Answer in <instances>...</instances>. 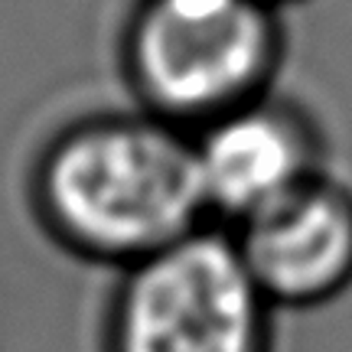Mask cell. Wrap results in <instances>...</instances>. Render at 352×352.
Returning <instances> with one entry per match:
<instances>
[{
  "label": "cell",
  "instance_id": "1",
  "mask_svg": "<svg viewBox=\"0 0 352 352\" xmlns=\"http://www.w3.org/2000/svg\"><path fill=\"white\" fill-rule=\"evenodd\" d=\"M26 202L59 252L111 271L209 226L192 134L138 104L50 131L26 170Z\"/></svg>",
  "mask_w": 352,
  "mask_h": 352
},
{
  "label": "cell",
  "instance_id": "2",
  "mask_svg": "<svg viewBox=\"0 0 352 352\" xmlns=\"http://www.w3.org/2000/svg\"><path fill=\"white\" fill-rule=\"evenodd\" d=\"M284 10L267 0H131L118 69L131 101L183 131L274 88Z\"/></svg>",
  "mask_w": 352,
  "mask_h": 352
},
{
  "label": "cell",
  "instance_id": "3",
  "mask_svg": "<svg viewBox=\"0 0 352 352\" xmlns=\"http://www.w3.org/2000/svg\"><path fill=\"white\" fill-rule=\"evenodd\" d=\"M114 274L101 352H274L277 310L228 228L199 226Z\"/></svg>",
  "mask_w": 352,
  "mask_h": 352
},
{
  "label": "cell",
  "instance_id": "4",
  "mask_svg": "<svg viewBox=\"0 0 352 352\" xmlns=\"http://www.w3.org/2000/svg\"><path fill=\"white\" fill-rule=\"evenodd\" d=\"M192 160L212 226L235 228L327 170L316 114L277 88L192 131Z\"/></svg>",
  "mask_w": 352,
  "mask_h": 352
},
{
  "label": "cell",
  "instance_id": "5",
  "mask_svg": "<svg viewBox=\"0 0 352 352\" xmlns=\"http://www.w3.org/2000/svg\"><path fill=\"white\" fill-rule=\"evenodd\" d=\"M228 232L277 314L327 307L352 287V186L329 170Z\"/></svg>",
  "mask_w": 352,
  "mask_h": 352
},
{
  "label": "cell",
  "instance_id": "6",
  "mask_svg": "<svg viewBox=\"0 0 352 352\" xmlns=\"http://www.w3.org/2000/svg\"><path fill=\"white\" fill-rule=\"evenodd\" d=\"M267 3H274L277 10H284V7H294V3H303V0H267Z\"/></svg>",
  "mask_w": 352,
  "mask_h": 352
}]
</instances>
